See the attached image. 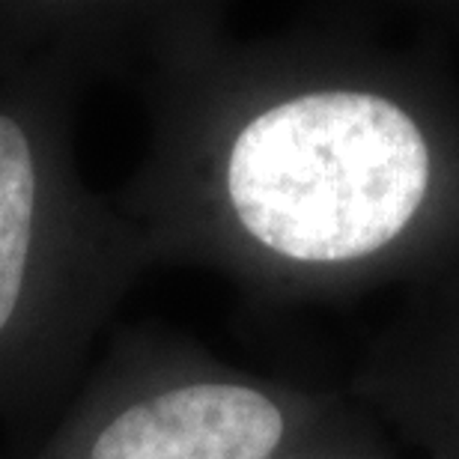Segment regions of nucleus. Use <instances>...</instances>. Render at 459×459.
<instances>
[{"label": "nucleus", "instance_id": "1", "mask_svg": "<svg viewBox=\"0 0 459 459\" xmlns=\"http://www.w3.org/2000/svg\"><path fill=\"white\" fill-rule=\"evenodd\" d=\"M150 141L111 204L146 263L274 299L361 290L459 236V114L406 63L332 33L230 39L159 4Z\"/></svg>", "mask_w": 459, "mask_h": 459}, {"label": "nucleus", "instance_id": "2", "mask_svg": "<svg viewBox=\"0 0 459 459\" xmlns=\"http://www.w3.org/2000/svg\"><path fill=\"white\" fill-rule=\"evenodd\" d=\"M137 36H93L0 69V420L60 403L128 290L150 272L143 236L87 188L75 114L87 81Z\"/></svg>", "mask_w": 459, "mask_h": 459}, {"label": "nucleus", "instance_id": "3", "mask_svg": "<svg viewBox=\"0 0 459 459\" xmlns=\"http://www.w3.org/2000/svg\"><path fill=\"white\" fill-rule=\"evenodd\" d=\"M334 409L161 332H123L33 459H274Z\"/></svg>", "mask_w": 459, "mask_h": 459}, {"label": "nucleus", "instance_id": "4", "mask_svg": "<svg viewBox=\"0 0 459 459\" xmlns=\"http://www.w3.org/2000/svg\"><path fill=\"white\" fill-rule=\"evenodd\" d=\"M415 415L424 424V438L438 459H459V361H447L433 388L420 391Z\"/></svg>", "mask_w": 459, "mask_h": 459}, {"label": "nucleus", "instance_id": "5", "mask_svg": "<svg viewBox=\"0 0 459 459\" xmlns=\"http://www.w3.org/2000/svg\"><path fill=\"white\" fill-rule=\"evenodd\" d=\"M274 459H376V456L349 429V424L334 406L325 418H319L305 436L296 438L287 451H281Z\"/></svg>", "mask_w": 459, "mask_h": 459}, {"label": "nucleus", "instance_id": "6", "mask_svg": "<svg viewBox=\"0 0 459 459\" xmlns=\"http://www.w3.org/2000/svg\"><path fill=\"white\" fill-rule=\"evenodd\" d=\"M454 361H459V358H454Z\"/></svg>", "mask_w": 459, "mask_h": 459}]
</instances>
